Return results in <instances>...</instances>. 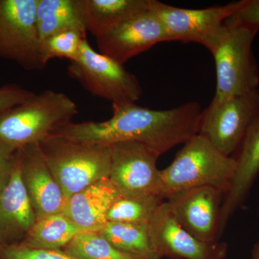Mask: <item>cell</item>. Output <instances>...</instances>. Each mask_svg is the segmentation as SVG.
Returning a JSON list of instances; mask_svg holds the SVG:
<instances>
[{
	"mask_svg": "<svg viewBox=\"0 0 259 259\" xmlns=\"http://www.w3.org/2000/svg\"><path fill=\"white\" fill-rule=\"evenodd\" d=\"M233 23L259 32V0H245L241 9L229 18Z\"/></svg>",
	"mask_w": 259,
	"mask_h": 259,
	"instance_id": "cell-27",
	"label": "cell"
},
{
	"mask_svg": "<svg viewBox=\"0 0 259 259\" xmlns=\"http://www.w3.org/2000/svg\"><path fill=\"white\" fill-rule=\"evenodd\" d=\"M38 145L66 199L110 177V145L76 142L57 136H51Z\"/></svg>",
	"mask_w": 259,
	"mask_h": 259,
	"instance_id": "cell-5",
	"label": "cell"
},
{
	"mask_svg": "<svg viewBox=\"0 0 259 259\" xmlns=\"http://www.w3.org/2000/svg\"><path fill=\"white\" fill-rule=\"evenodd\" d=\"M225 193L212 187H199L167 197L179 223L199 241L219 242V222Z\"/></svg>",
	"mask_w": 259,
	"mask_h": 259,
	"instance_id": "cell-12",
	"label": "cell"
},
{
	"mask_svg": "<svg viewBox=\"0 0 259 259\" xmlns=\"http://www.w3.org/2000/svg\"><path fill=\"white\" fill-rule=\"evenodd\" d=\"M35 16L41 42L65 30H87L80 18L76 0H37Z\"/></svg>",
	"mask_w": 259,
	"mask_h": 259,
	"instance_id": "cell-20",
	"label": "cell"
},
{
	"mask_svg": "<svg viewBox=\"0 0 259 259\" xmlns=\"http://www.w3.org/2000/svg\"><path fill=\"white\" fill-rule=\"evenodd\" d=\"M20 176L36 220L62 212L66 199L38 144L17 151Z\"/></svg>",
	"mask_w": 259,
	"mask_h": 259,
	"instance_id": "cell-14",
	"label": "cell"
},
{
	"mask_svg": "<svg viewBox=\"0 0 259 259\" xmlns=\"http://www.w3.org/2000/svg\"><path fill=\"white\" fill-rule=\"evenodd\" d=\"M79 110L64 93L46 90L0 112V141L15 151L38 144L71 123Z\"/></svg>",
	"mask_w": 259,
	"mask_h": 259,
	"instance_id": "cell-2",
	"label": "cell"
},
{
	"mask_svg": "<svg viewBox=\"0 0 259 259\" xmlns=\"http://www.w3.org/2000/svg\"><path fill=\"white\" fill-rule=\"evenodd\" d=\"M112 116L103 122L71 123L53 136L87 144L141 143L161 156L198 134L202 109L189 102L169 110H156L136 103L112 104Z\"/></svg>",
	"mask_w": 259,
	"mask_h": 259,
	"instance_id": "cell-1",
	"label": "cell"
},
{
	"mask_svg": "<svg viewBox=\"0 0 259 259\" xmlns=\"http://www.w3.org/2000/svg\"><path fill=\"white\" fill-rule=\"evenodd\" d=\"M148 229L151 247L161 259H225L228 254L226 243H205L186 231L167 202L160 204Z\"/></svg>",
	"mask_w": 259,
	"mask_h": 259,
	"instance_id": "cell-11",
	"label": "cell"
},
{
	"mask_svg": "<svg viewBox=\"0 0 259 259\" xmlns=\"http://www.w3.org/2000/svg\"><path fill=\"white\" fill-rule=\"evenodd\" d=\"M97 232L124 253L140 259H161L151 247L148 224L107 222Z\"/></svg>",
	"mask_w": 259,
	"mask_h": 259,
	"instance_id": "cell-21",
	"label": "cell"
},
{
	"mask_svg": "<svg viewBox=\"0 0 259 259\" xmlns=\"http://www.w3.org/2000/svg\"><path fill=\"white\" fill-rule=\"evenodd\" d=\"M67 73L93 96L112 104L136 103L143 95L139 79L123 65L94 50L88 39L77 60L68 65Z\"/></svg>",
	"mask_w": 259,
	"mask_h": 259,
	"instance_id": "cell-6",
	"label": "cell"
},
{
	"mask_svg": "<svg viewBox=\"0 0 259 259\" xmlns=\"http://www.w3.org/2000/svg\"><path fill=\"white\" fill-rule=\"evenodd\" d=\"M100 54L124 65L130 59L162 42H168L163 23L151 7L104 36L96 38Z\"/></svg>",
	"mask_w": 259,
	"mask_h": 259,
	"instance_id": "cell-13",
	"label": "cell"
},
{
	"mask_svg": "<svg viewBox=\"0 0 259 259\" xmlns=\"http://www.w3.org/2000/svg\"><path fill=\"white\" fill-rule=\"evenodd\" d=\"M232 157L236 161V169L221 206L219 222L221 236L233 214L244 204L259 174V113Z\"/></svg>",
	"mask_w": 259,
	"mask_h": 259,
	"instance_id": "cell-15",
	"label": "cell"
},
{
	"mask_svg": "<svg viewBox=\"0 0 259 259\" xmlns=\"http://www.w3.org/2000/svg\"><path fill=\"white\" fill-rule=\"evenodd\" d=\"M163 198L158 195L121 197L112 206L107 222L148 224L157 210Z\"/></svg>",
	"mask_w": 259,
	"mask_h": 259,
	"instance_id": "cell-22",
	"label": "cell"
},
{
	"mask_svg": "<svg viewBox=\"0 0 259 259\" xmlns=\"http://www.w3.org/2000/svg\"><path fill=\"white\" fill-rule=\"evenodd\" d=\"M121 197L110 178L102 179L66 199L62 213L83 232L100 231Z\"/></svg>",
	"mask_w": 259,
	"mask_h": 259,
	"instance_id": "cell-16",
	"label": "cell"
},
{
	"mask_svg": "<svg viewBox=\"0 0 259 259\" xmlns=\"http://www.w3.org/2000/svg\"><path fill=\"white\" fill-rule=\"evenodd\" d=\"M35 221L20 176L18 156L11 178L0 190V246L20 244Z\"/></svg>",
	"mask_w": 259,
	"mask_h": 259,
	"instance_id": "cell-17",
	"label": "cell"
},
{
	"mask_svg": "<svg viewBox=\"0 0 259 259\" xmlns=\"http://www.w3.org/2000/svg\"><path fill=\"white\" fill-rule=\"evenodd\" d=\"M258 214H259V209H258Z\"/></svg>",
	"mask_w": 259,
	"mask_h": 259,
	"instance_id": "cell-30",
	"label": "cell"
},
{
	"mask_svg": "<svg viewBox=\"0 0 259 259\" xmlns=\"http://www.w3.org/2000/svg\"><path fill=\"white\" fill-rule=\"evenodd\" d=\"M236 169L234 158L223 154L204 136L195 135L184 144L171 164L161 170L163 199L199 187H214L226 194Z\"/></svg>",
	"mask_w": 259,
	"mask_h": 259,
	"instance_id": "cell-4",
	"label": "cell"
},
{
	"mask_svg": "<svg viewBox=\"0 0 259 259\" xmlns=\"http://www.w3.org/2000/svg\"><path fill=\"white\" fill-rule=\"evenodd\" d=\"M83 233L62 212L36 220L20 245L37 249L62 250Z\"/></svg>",
	"mask_w": 259,
	"mask_h": 259,
	"instance_id": "cell-19",
	"label": "cell"
},
{
	"mask_svg": "<svg viewBox=\"0 0 259 259\" xmlns=\"http://www.w3.org/2000/svg\"><path fill=\"white\" fill-rule=\"evenodd\" d=\"M257 34L229 19L223 25L207 49L214 57L217 77L209 105L258 90L259 69L252 48Z\"/></svg>",
	"mask_w": 259,
	"mask_h": 259,
	"instance_id": "cell-3",
	"label": "cell"
},
{
	"mask_svg": "<svg viewBox=\"0 0 259 259\" xmlns=\"http://www.w3.org/2000/svg\"><path fill=\"white\" fill-rule=\"evenodd\" d=\"M87 30H72L57 32L41 42L42 57L47 65L51 59H66L70 62L77 60L81 47L87 38Z\"/></svg>",
	"mask_w": 259,
	"mask_h": 259,
	"instance_id": "cell-24",
	"label": "cell"
},
{
	"mask_svg": "<svg viewBox=\"0 0 259 259\" xmlns=\"http://www.w3.org/2000/svg\"><path fill=\"white\" fill-rule=\"evenodd\" d=\"M76 3L87 31L98 38L149 9L151 0H76Z\"/></svg>",
	"mask_w": 259,
	"mask_h": 259,
	"instance_id": "cell-18",
	"label": "cell"
},
{
	"mask_svg": "<svg viewBox=\"0 0 259 259\" xmlns=\"http://www.w3.org/2000/svg\"><path fill=\"white\" fill-rule=\"evenodd\" d=\"M36 5L37 0H0V58L27 71L47 66L37 32Z\"/></svg>",
	"mask_w": 259,
	"mask_h": 259,
	"instance_id": "cell-7",
	"label": "cell"
},
{
	"mask_svg": "<svg viewBox=\"0 0 259 259\" xmlns=\"http://www.w3.org/2000/svg\"><path fill=\"white\" fill-rule=\"evenodd\" d=\"M0 259H76L62 250L37 249L17 244L0 246Z\"/></svg>",
	"mask_w": 259,
	"mask_h": 259,
	"instance_id": "cell-25",
	"label": "cell"
},
{
	"mask_svg": "<svg viewBox=\"0 0 259 259\" xmlns=\"http://www.w3.org/2000/svg\"><path fill=\"white\" fill-rule=\"evenodd\" d=\"M17 164V151L0 141V190L9 182Z\"/></svg>",
	"mask_w": 259,
	"mask_h": 259,
	"instance_id": "cell-28",
	"label": "cell"
},
{
	"mask_svg": "<svg viewBox=\"0 0 259 259\" xmlns=\"http://www.w3.org/2000/svg\"><path fill=\"white\" fill-rule=\"evenodd\" d=\"M111 166L109 178L122 197L158 195L163 197L159 156L137 141L110 144Z\"/></svg>",
	"mask_w": 259,
	"mask_h": 259,
	"instance_id": "cell-8",
	"label": "cell"
},
{
	"mask_svg": "<svg viewBox=\"0 0 259 259\" xmlns=\"http://www.w3.org/2000/svg\"><path fill=\"white\" fill-rule=\"evenodd\" d=\"M251 259H259V241L253 245L251 252Z\"/></svg>",
	"mask_w": 259,
	"mask_h": 259,
	"instance_id": "cell-29",
	"label": "cell"
},
{
	"mask_svg": "<svg viewBox=\"0 0 259 259\" xmlns=\"http://www.w3.org/2000/svg\"><path fill=\"white\" fill-rule=\"evenodd\" d=\"M62 250L76 259H140L116 248L98 232H83Z\"/></svg>",
	"mask_w": 259,
	"mask_h": 259,
	"instance_id": "cell-23",
	"label": "cell"
},
{
	"mask_svg": "<svg viewBox=\"0 0 259 259\" xmlns=\"http://www.w3.org/2000/svg\"><path fill=\"white\" fill-rule=\"evenodd\" d=\"M259 113V89L209 105L202 111L198 134L221 153L232 156Z\"/></svg>",
	"mask_w": 259,
	"mask_h": 259,
	"instance_id": "cell-9",
	"label": "cell"
},
{
	"mask_svg": "<svg viewBox=\"0 0 259 259\" xmlns=\"http://www.w3.org/2000/svg\"><path fill=\"white\" fill-rule=\"evenodd\" d=\"M35 93L15 84H8L0 88V112L26 102Z\"/></svg>",
	"mask_w": 259,
	"mask_h": 259,
	"instance_id": "cell-26",
	"label": "cell"
},
{
	"mask_svg": "<svg viewBox=\"0 0 259 259\" xmlns=\"http://www.w3.org/2000/svg\"><path fill=\"white\" fill-rule=\"evenodd\" d=\"M245 1L187 9L152 0V8L163 23L168 41L197 42L208 49L226 20L241 9Z\"/></svg>",
	"mask_w": 259,
	"mask_h": 259,
	"instance_id": "cell-10",
	"label": "cell"
}]
</instances>
